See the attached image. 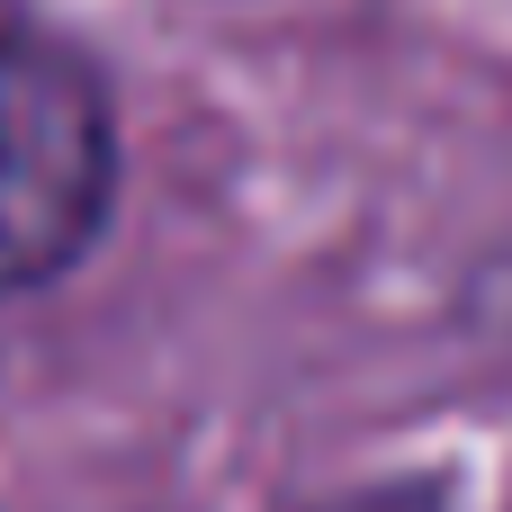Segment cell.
I'll list each match as a JSON object with an SVG mask.
<instances>
[{
  "mask_svg": "<svg viewBox=\"0 0 512 512\" xmlns=\"http://www.w3.org/2000/svg\"><path fill=\"white\" fill-rule=\"evenodd\" d=\"M108 99L99 81L45 45L0 27V288L54 279L108 216Z\"/></svg>",
  "mask_w": 512,
  "mask_h": 512,
  "instance_id": "6da1fadb",
  "label": "cell"
}]
</instances>
